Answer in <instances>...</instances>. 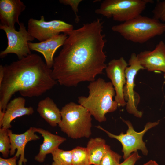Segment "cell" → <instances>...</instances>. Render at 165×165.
<instances>
[{"instance_id":"cell-1","label":"cell","mask_w":165,"mask_h":165,"mask_svg":"<svg viewBox=\"0 0 165 165\" xmlns=\"http://www.w3.org/2000/svg\"><path fill=\"white\" fill-rule=\"evenodd\" d=\"M103 23L97 18L68 35L62 49L54 58L52 70L53 78L60 85L69 87L82 82H93L105 69Z\"/></svg>"},{"instance_id":"cell-2","label":"cell","mask_w":165,"mask_h":165,"mask_svg":"<svg viewBox=\"0 0 165 165\" xmlns=\"http://www.w3.org/2000/svg\"><path fill=\"white\" fill-rule=\"evenodd\" d=\"M4 75L0 84V109L5 112L12 96L18 92L24 97H38L57 84L52 70L39 55L31 54L3 65Z\"/></svg>"},{"instance_id":"cell-3","label":"cell","mask_w":165,"mask_h":165,"mask_svg":"<svg viewBox=\"0 0 165 165\" xmlns=\"http://www.w3.org/2000/svg\"><path fill=\"white\" fill-rule=\"evenodd\" d=\"M87 97H78L79 104L85 108L95 119L99 122L106 120L105 115L115 111L118 107L113 100L116 92L111 82H106L102 78L90 82L87 86Z\"/></svg>"},{"instance_id":"cell-4","label":"cell","mask_w":165,"mask_h":165,"mask_svg":"<svg viewBox=\"0 0 165 165\" xmlns=\"http://www.w3.org/2000/svg\"><path fill=\"white\" fill-rule=\"evenodd\" d=\"M112 30L126 40L142 44L165 32V24L153 18L140 15L133 19L112 26Z\"/></svg>"},{"instance_id":"cell-5","label":"cell","mask_w":165,"mask_h":165,"mask_svg":"<svg viewBox=\"0 0 165 165\" xmlns=\"http://www.w3.org/2000/svg\"><path fill=\"white\" fill-rule=\"evenodd\" d=\"M61 113V119L58 126L68 137L73 139L90 137L91 115L85 108L72 102L62 107Z\"/></svg>"},{"instance_id":"cell-6","label":"cell","mask_w":165,"mask_h":165,"mask_svg":"<svg viewBox=\"0 0 165 165\" xmlns=\"http://www.w3.org/2000/svg\"><path fill=\"white\" fill-rule=\"evenodd\" d=\"M152 0H105L95 13L114 21H127L140 15Z\"/></svg>"},{"instance_id":"cell-7","label":"cell","mask_w":165,"mask_h":165,"mask_svg":"<svg viewBox=\"0 0 165 165\" xmlns=\"http://www.w3.org/2000/svg\"><path fill=\"white\" fill-rule=\"evenodd\" d=\"M121 119L128 127L126 134H124L122 132L119 135H116L107 131L100 125L96 126V127L105 132L109 137L115 138L121 143L122 146V152L123 154V158L124 160L130 156L132 152H136L138 150H141L144 155H147L148 152L145 145V143L143 141V137L149 129L158 125L160 120L147 123L142 131L137 132L135 131L129 121L124 120L121 118Z\"/></svg>"},{"instance_id":"cell-8","label":"cell","mask_w":165,"mask_h":165,"mask_svg":"<svg viewBox=\"0 0 165 165\" xmlns=\"http://www.w3.org/2000/svg\"><path fill=\"white\" fill-rule=\"evenodd\" d=\"M19 26V30L17 31L15 28L0 24V29L5 32L8 40L7 47L0 52V58L14 53L20 59L31 54L28 43L35 38L29 33L24 23H20Z\"/></svg>"},{"instance_id":"cell-9","label":"cell","mask_w":165,"mask_h":165,"mask_svg":"<svg viewBox=\"0 0 165 165\" xmlns=\"http://www.w3.org/2000/svg\"><path fill=\"white\" fill-rule=\"evenodd\" d=\"M73 30V25L60 20L46 21L44 16L38 20L31 18L28 20L27 30L40 42L47 40L61 33L67 35Z\"/></svg>"},{"instance_id":"cell-10","label":"cell","mask_w":165,"mask_h":165,"mask_svg":"<svg viewBox=\"0 0 165 165\" xmlns=\"http://www.w3.org/2000/svg\"><path fill=\"white\" fill-rule=\"evenodd\" d=\"M128 65L129 66H127L125 70L126 82L123 88L124 98L125 101H127L126 109L128 113L136 117L141 118L143 113L137 109L140 97L139 95L134 90L135 85L134 79L139 70L145 69L141 65L137 55L134 53L131 55Z\"/></svg>"},{"instance_id":"cell-11","label":"cell","mask_w":165,"mask_h":165,"mask_svg":"<svg viewBox=\"0 0 165 165\" xmlns=\"http://www.w3.org/2000/svg\"><path fill=\"white\" fill-rule=\"evenodd\" d=\"M128 65L124 58L121 57L110 61L105 69L107 75L111 80L114 88L115 101L118 107H124L126 105L123 97V88L126 83L125 71Z\"/></svg>"},{"instance_id":"cell-12","label":"cell","mask_w":165,"mask_h":165,"mask_svg":"<svg viewBox=\"0 0 165 165\" xmlns=\"http://www.w3.org/2000/svg\"><path fill=\"white\" fill-rule=\"evenodd\" d=\"M141 65L149 72H165V43L160 41L152 50H145L137 55Z\"/></svg>"},{"instance_id":"cell-13","label":"cell","mask_w":165,"mask_h":165,"mask_svg":"<svg viewBox=\"0 0 165 165\" xmlns=\"http://www.w3.org/2000/svg\"><path fill=\"white\" fill-rule=\"evenodd\" d=\"M67 34L61 33L45 41L38 42H28L29 47L31 50L35 51L41 53L44 56L46 63L48 67H53V56L56 51L63 46L67 38Z\"/></svg>"},{"instance_id":"cell-14","label":"cell","mask_w":165,"mask_h":165,"mask_svg":"<svg viewBox=\"0 0 165 165\" xmlns=\"http://www.w3.org/2000/svg\"><path fill=\"white\" fill-rule=\"evenodd\" d=\"M35 127H31L24 133L20 134L13 133L12 130L8 129V134L11 142L10 155H13L16 149L17 152L15 154L18 158L20 156L18 162V165H25L27 162L24 156V149L28 142L40 139L39 137L35 134Z\"/></svg>"},{"instance_id":"cell-15","label":"cell","mask_w":165,"mask_h":165,"mask_svg":"<svg viewBox=\"0 0 165 165\" xmlns=\"http://www.w3.org/2000/svg\"><path fill=\"white\" fill-rule=\"evenodd\" d=\"M26 8L20 0H0V24L15 28V24L20 25L19 16Z\"/></svg>"},{"instance_id":"cell-16","label":"cell","mask_w":165,"mask_h":165,"mask_svg":"<svg viewBox=\"0 0 165 165\" xmlns=\"http://www.w3.org/2000/svg\"><path fill=\"white\" fill-rule=\"evenodd\" d=\"M25 98L20 97L15 98L8 103L5 112L1 127L9 129L12 127L11 123L16 118L24 115H31L33 113V108L31 106L25 107Z\"/></svg>"},{"instance_id":"cell-17","label":"cell","mask_w":165,"mask_h":165,"mask_svg":"<svg viewBox=\"0 0 165 165\" xmlns=\"http://www.w3.org/2000/svg\"><path fill=\"white\" fill-rule=\"evenodd\" d=\"M36 132L41 134L43 138V143L40 145L38 153L34 158L35 160L39 163H43L46 155L50 153L64 142L66 138L52 134L49 131L42 128L35 127Z\"/></svg>"},{"instance_id":"cell-18","label":"cell","mask_w":165,"mask_h":165,"mask_svg":"<svg viewBox=\"0 0 165 165\" xmlns=\"http://www.w3.org/2000/svg\"><path fill=\"white\" fill-rule=\"evenodd\" d=\"M37 111L41 117L53 127L58 125L61 121V110L50 97L38 102Z\"/></svg>"},{"instance_id":"cell-19","label":"cell","mask_w":165,"mask_h":165,"mask_svg":"<svg viewBox=\"0 0 165 165\" xmlns=\"http://www.w3.org/2000/svg\"><path fill=\"white\" fill-rule=\"evenodd\" d=\"M91 165H100L103 156L110 147L106 144L105 140L101 138H91L86 147Z\"/></svg>"},{"instance_id":"cell-20","label":"cell","mask_w":165,"mask_h":165,"mask_svg":"<svg viewBox=\"0 0 165 165\" xmlns=\"http://www.w3.org/2000/svg\"><path fill=\"white\" fill-rule=\"evenodd\" d=\"M56 165H72V151L64 150L58 148L51 153Z\"/></svg>"},{"instance_id":"cell-21","label":"cell","mask_w":165,"mask_h":165,"mask_svg":"<svg viewBox=\"0 0 165 165\" xmlns=\"http://www.w3.org/2000/svg\"><path fill=\"white\" fill-rule=\"evenodd\" d=\"M72 151V165H91L86 148L77 146Z\"/></svg>"},{"instance_id":"cell-22","label":"cell","mask_w":165,"mask_h":165,"mask_svg":"<svg viewBox=\"0 0 165 165\" xmlns=\"http://www.w3.org/2000/svg\"><path fill=\"white\" fill-rule=\"evenodd\" d=\"M8 129L2 127L0 128V152L5 158L8 157L10 154L11 148Z\"/></svg>"},{"instance_id":"cell-23","label":"cell","mask_w":165,"mask_h":165,"mask_svg":"<svg viewBox=\"0 0 165 165\" xmlns=\"http://www.w3.org/2000/svg\"><path fill=\"white\" fill-rule=\"evenodd\" d=\"M121 158L120 155L110 149L103 156L100 165H119Z\"/></svg>"},{"instance_id":"cell-24","label":"cell","mask_w":165,"mask_h":165,"mask_svg":"<svg viewBox=\"0 0 165 165\" xmlns=\"http://www.w3.org/2000/svg\"><path fill=\"white\" fill-rule=\"evenodd\" d=\"M152 13L153 18L165 24V0L157 1Z\"/></svg>"},{"instance_id":"cell-25","label":"cell","mask_w":165,"mask_h":165,"mask_svg":"<svg viewBox=\"0 0 165 165\" xmlns=\"http://www.w3.org/2000/svg\"><path fill=\"white\" fill-rule=\"evenodd\" d=\"M82 0H60L59 2L61 4L70 6L75 14V21L78 23L79 21V17L77 15L78 11V6Z\"/></svg>"},{"instance_id":"cell-26","label":"cell","mask_w":165,"mask_h":165,"mask_svg":"<svg viewBox=\"0 0 165 165\" xmlns=\"http://www.w3.org/2000/svg\"><path fill=\"white\" fill-rule=\"evenodd\" d=\"M141 157L137 151L134 152L119 165H134Z\"/></svg>"},{"instance_id":"cell-27","label":"cell","mask_w":165,"mask_h":165,"mask_svg":"<svg viewBox=\"0 0 165 165\" xmlns=\"http://www.w3.org/2000/svg\"><path fill=\"white\" fill-rule=\"evenodd\" d=\"M18 158L15 156L9 158L0 157V165H17L16 162Z\"/></svg>"},{"instance_id":"cell-28","label":"cell","mask_w":165,"mask_h":165,"mask_svg":"<svg viewBox=\"0 0 165 165\" xmlns=\"http://www.w3.org/2000/svg\"><path fill=\"white\" fill-rule=\"evenodd\" d=\"M4 75L3 65H0V84L2 83Z\"/></svg>"},{"instance_id":"cell-29","label":"cell","mask_w":165,"mask_h":165,"mask_svg":"<svg viewBox=\"0 0 165 165\" xmlns=\"http://www.w3.org/2000/svg\"><path fill=\"white\" fill-rule=\"evenodd\" d=\"M143 165H159L155 161L151 160Z\"/></svg>"},{"instance_id":"cell-30","label":"cell","mask_w":165,"mask_h":165,"mask_svg":"<svg viewBox=\"0 0 165 165\" xmlns=\"http://www.w3.org/2000/svg\"><path fill=\"white\" fill-rule=\"evenodd\" d=\"M47 165H50L47 164ZM50 165H56V164H55V163L53 162Z\"/></svg>"},{"instance_id":"cell-31","label":"cell","mask_w":165,"mask_h":165,"mask_svg":"<svg viewBox=\"0 0 165 165\" xmlns=\"http://www.w3.org/2000/svg\"><path fill=\"white\" fill-rule=\"evenodd\" d=\"M164 79L165 81V72L164 73Z\"/></svg>"}]
</instances>
